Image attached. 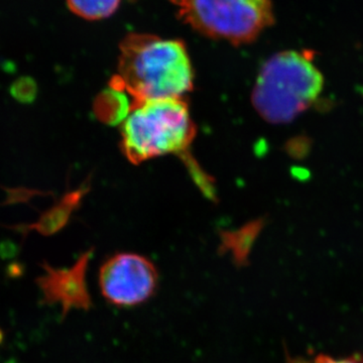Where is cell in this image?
Wrapping results in <instances>:
<instances>
[{
	"instance_id": "cell-8",
	"label": "cell",
	"mask_w": 363,
	"mask_h": 363,
	"mask_svg": "<svg viewBox=\"0 0 363 363\" xmlns=\"http://www.w3.org/2000/svg\"><path fill=\"white\" fill-rule=\"evenodd\" d=\"M121 0H67L72 13L88 21H99L116 13Z\"/></svg>"
},
{
	"instance_id": "cell-2",
	"label": "cell",
	"mask_w": 363,
	"mask_h": 363,
	"mask_svg": "<svg viewBox=\"0 0 363 363\" xmlns=\"http://www.w3.org/2000/svg\"><path fill=\"white\" fill-rule=\"evenodd\" d=\"M322 88L323 76L307 55L281 52L260 69L252 102L264 121L288 123L314 104Z\"/></svg>"
},
{
	"instance_id": "cell-3",
	"label": "cell",
	"mask_w": 363,
	"mask_h": 363,
	"mask_svg": "<svg viewBox=\"0 0 363 363\" xmlns=\"http://www.w3.org/2000/svg\"><path fill=\"white\" fill-rule=\"evenodd\" d=\"M195 125L184 99L155 100L130 107L121 124V147L133 164L181 154L195 138Z\"/></svg>"
},
{
	"instance_id": "cell-9",
	"label": "cell",
	"mask_w": 363,
	"mask_h": 363,
	"mask_svg": "<svg viewBox=\"0 0 363 363\" xmlns=\"http://www.w3.org/2000/svg\"><path fill=\"white\" fill-rule=\"evenodd\" d=\"M302 363H363V355L362 354H352L351 357L344 358H334L329 357V355L319 353L316 357L312 358L311 360H304L300 358ZM286 363H295L293 358L286 355Z\"/></svg>"
},
{
	"instance_id": "cell-7",
	"label": "cell",
	"mask_w": 363,
	"mask_h": 363,
	"mask_svg": "<svg viewBox=\"0 0 363 363\" xmlns=\"http://www.w3.org/2000/svg\"><path fill=\"white\" fill-rule=\"evenodd\" d=\"M257 233H259L257 226L245 227L238 233H222V242L219 247V252L220 255L230 252L233 255L234 266L238 269L247 267L250 264L248 259H250V252Z\"/></svg>"
},
{
	"instance_id": "cell-10",
	"label": "cell",
	"mask_w": 363,
	"mask_h": 363,
	"mask_svg": "<svg viewBox=\"0 0 363 363\" xmlns=\"http://www.w3.org/2000/svg\"><path fill=\"white\" fill-rule=\"evenodd\" d=\"M4 332H2L1 329H0V345H1L2 341H4Z\"/></svg>"
},
{
	"instance_id": "cell-4",
	"label": "cell",
	"mask_w": 363,
	"mask_h": 363,
	"mask_svg": "<svg viewBox=\"0 0 363 363\" xmlns=\"http://www.w3.org/2000/svg\"><path fill=\"white\" fill-rule=\"evenodd\" d=\"M177 16L196 32L238 45L274 23L272 0H171Z\"/></svg>"
},
{
	"instance_id": "cell-6",
	"label": "cell",
	"mask_w": 363,
	"mask_h": 363,
	"mask_svg": "<svg viewBox=\"0 0 363 363\" xmlns=\"http://www.w3.org/2000/svg\"><path fill=\"white\" fill-rule=\"evenodd\" d=\"M92 255L93 250H87L73 266L65 269L43 264L44 272L37 279L43 302L47 305H59L63 319L71 310L87 312L94 306L87 284L88 267Z\"/></svg>"
},
{
	"instance_id": "cell-5",
	"label": "cell",
	"mask_w": 363,
	"mask_h": 363,
	"mask_svg": "<svg viewBox=\"0 0 363 363\" xmlns=\"http://www.w3.org/2000/svg\"><path fill=\"white\" fill-rule=\"evenodd\" d=\"M160 272L145 255L118 252L100 266L98 286L109 305L119 309L138 307L156 296Z\"/></svg>"
},
{
	"instance_id": "cell-1",
	"label": "cell",
	"mask_w": 363,
	"mask_h": 363,
	"mask_svg": "<svg viewBox=\"0 0 363 363\" xmlns=\"http://www.w3.org/2000/svg\"><path fill=\"white\" fill-rule=\"evenodd\" d=\"M193 81L192 64L182 40L136 33L121 40L111 87L130 95L133 105L184 99L193 89Z\"/></svg>"
}]
</instances>
